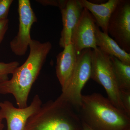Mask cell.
<instances>
[{
  "instance_id": "cell-18",
  "label": "cell",
  "mask_w": 130,
  "mask_h": 130,
  "mask_svg": "<svg viewBox=\"0 0 130 130\" xmlns=\"http://www.w3.org/2000/svg\"><path fill=\"white\" fill-rule=\"evenodd\" d=\"M66 0H38L36 1L43 6H51L61 7L64 4Z\"/></svg>"
},
{
  "instance_id": "cell-12",
  "label": "cell",
  "mask_w": 130,
  "mask_h": 130,
  "mask_svg": "<svg viewBox=\"0 0 130 130\" xmlns=\"http://www.w3.org/2000/svg\"><path fill=\"white\" fill-rule=\"evenodd\" d=\"M79 1L84 8H86L91 14L96 25L101 28L102 31L108 34V27L109 19L120 0H109L105 3L100 4L87 0Z\"/></svg>"
},
{
  "instance_id": "cell-19",
  "label": "cell",
  "mask_w": 130,
  "mask_h": 130,
  "mask_svg": "<svg viewBox=\"0 0 130 130\" xmlns=\"http://www.w3.org/2000/svg\"><path fill=\"white\" fill-rule=\"evenodd\" d=\"M9 20L8 19L0 20V44L5 37L8 29Z\"/></svg>"
},
{
  "instance_id": "cell-20",
  "label": "cell",
  "mask_w": 130,
  "mask_h": 130,
  "mask_svg": "<svg viewBox=\"0 0 130 130\" xmlns=\"http://www.w3.org/2000/svg\"><path fill=\"white\" fill-rule=\"evenodd\" d=\"M82 130H93L85 123L82 122Z\"/></svg>"
},
{
  "instance_id": "cell-6",
  "label": "cell",
  "mask_w": 130,
  "mask_h": 130,
  "mask_svg": "<svg viewBox=\"0 0 130 130\" xmlns=\"http://www.w3.org/2000/svg\"><path fill=\"white\" fill-rule=\"evenodd\" d=\"M19 28L16 36L10 42L12 52L17 56L25 55L32 39L30 30L33 24L37 21V18L33 11L29 0L18 1Z\"/></svg>"
},
{
  "instance_id": "cell-10",
  "label": "cell",
  "mask_w": 130,
  "mask_h": 130,
  "mask_svg": "<svg viewBox=\"0 0 130 130\" xmlns=\"http://www.w3.org/2000/svg\"><path fill=\"white\" fill-rule=\"evenodd\" d=\"M84 8L79 0H66L64 5L60 8L63 23L59 44L64 48L71 43L73 30L78 22Z\"/></svg>"
},
{
  "instance_id": "cell-1",
  "label": "cell",
  "mask_w": 130,
  "mask_h": 130,
  "mask_svg": "<svg viewBox=\"0 0 130 130\" xmlns=\"http://www.w3.org/2000/svg\"><path fill=\"white\" fill-rule=\"evenodd\" d=\"M28 58L14 70L11 79L0 83V94H12L19 108L28 106L29 94L52 48L50 42L32 39Z\"/></svg>"
},
{
  "instance_id": "cell-3",
  "label": "cell",
  "mask_w": 130,
  "mask_h": 130,
  "mask_svg": "<svg viewBox=\"0 0 130 130\" xmlns=\"http://www.w3.org/2000/svg\"><path fill=\"white\" fill-rule=\"evenodd\" d=\"M76 109L58 97L42 104L28 119L26 130H82V122Z\"/></svg>"
},
{
  "instance_id": "cell-15",
  "label": "cell",
  "mask_w": 130,
  "mask_h": 130,
  "mask_svg": "<svg viewBox=\"0 0 130 130\" xmlns=\"http://www.w3.org/2000/svg\"><path fill=\"white\" fill-rule=\"evenodd\" d=\"M19 66V63L17 61L8 63L0 62V83L9 79V75L12 74Z\"/></svg>"
},
{
  "instance_id": "cell-5",
  "label": "cell",
  "mask_w": 130,
  "mask_h": 130,
  "mask_svg": "<svg viewBox=\"0 0 130 130\" xmlns=\"http://www.w3.org/2000/svg\"><path fill=\"white\" fill-rule=\"evenodd\" d=\"M92 50L85 49L77 55L76 67L70 81L59 96L77 111L81 105V92L90 78Z\"/></svg>"
},
{
  "instance_id": "cell-11",
  "label": "cell",
  "mask_w": 130,
  "mask_h": 130,
  "mask_svg": "<svg viewBox=\"0 0 130 130\" xmlns=\"http://www.w3.org/2000/svg\"><path fill=\"white\" fill-rule=\"evenodd\" d=\"M56 56V73L62 90L67 86L76 64L77 54L71 43Z\"/></svg>"
},
{
  "instance_id": "cell-8",
  "label": "cell",
  "mask_w": 130,
  "mask_h": 130,
  "mask_svg": "<svg viewBox=\"0 0 130 130\" xmlns=\"http://www.w3.org/2000/svg\"><path fill=\"white\" fill-rule=\"evenodd\" d=\"M42 104V100L37 94L33 98L30 105L24 108H16L8 101L0 102V115L6 121L7 130H26L28 119Z\"/></svg>"
},
{
  "instance_id": "cell-16",
  "label": "cell",
  "mask_w": 130,
  "mask_h": 130,
  "mask_svg": "<svg viewBox=\"0 0 130 130\" xmlns=\"http://www.w3.org/2000/svg\"><path fill=\"white\" fill-rule=\"evenodd\" d=\"M13 0H0V20L7 19Z\"/></svg>"
},
{
  "instance_id": "cell-7",
  "label": "cell",
  "mask_w": 130,
  "mask_h": 130,
  "mask_svg": "<svg viewBox=\"0 0 130 130\" xmlns=\"http://www.w3.org/2000/svg\"><path fill=\"white\" fill-rule=\"evenodd\" d=\"M108 33L130 54V1L120 0L109 19Z\"/></svg>"
},
{
  "instance_id": "cell-17",
  "label": "cell",
  "mask_w": 130,
  "mask_h": 130,
  "mask_svg": "<svg viewBox=\"0 0 130 130\" xmlns=\"http://www.w3.org/2000/svg\"><path fill=\"white\" fill-rule=\"evenodd\" d=\"M121 102L125 112L130 116V90H120Z\"/></svg>"
},
{
  "instance_id": "cell-21",
  "label": "cell",
  "mask_w": 130,
  "mask_h": 130,
  "mask_svg": "<svg viewBox=\"0 0 130 130\" xmlns=\"http://www.w3.org/2000/svg\"><path fill=\"white\" fill-rule=\"evenodd\" d=\"M3 120L2 116L0 115V130H3L4 128V125L2 123Z\"/></svg>"
},
{
  "instance_id": "cell-13",
  "label": "cell",
  "mask_w": 130,
  "mask_h": 130,
  "mask_svg": "<svg viewBox=\"0 0 130 130\" xmlns=\"http://www.w3.org/2000/svg\"><path fill=\"white\" fill-rule=\"evenodd\" d=\"M96 46L103 52L118 59L121 62L130 65V54L121 48L111 37L100 30L98 26L96 32Z\"/></svg>"
},
{
  "instance_id": "cell-9",
  "label": "cell",
  "mask_w": 130,
  "mask_h": 130,
  "mask_svg": "<svg viewBox=\"0 0 130 130\" xmlns=\"http://www.w3.org/2000/svg\"><path fill=\"white\" fill-rule=\"evenodd\" d=\"M97 26L93 16L84 8L78 22L73 30L71 43L78 55L85 49L97 48L96 32Z\"/></svg>"
},
{
  "instance_id": "cell-4",
  "label": "cell",
  "mask_w": 130,
  "mask_h": 130,
  "mask_svg": "<svg viewBox=\"0 0 130 130\" xmlns=\"http://www.w3.org/2000/svg\"><path fill=\"white\" fill-rule=\"evenodd\" d=\"M90 78L103 87L108 99L115 106L125 112L110 56L98 47L92 50Z\"/></svg>"
},
{
  "instance_id": "cell-2",
  "label": "cell",
  "mask_w": 130,
  "mask_h": 130,
  "mask_svg": "<svg viewBox=\"0 0 130 130\" xmlns=\"http://www.w3.org/2000/svg\"><path fill=\"white\" fill-rule=\"evenodd\" d=\"M77 111L93 130H130V116L100 93L82 95Z\"/></svg>"
},
{
  "instance_id": "cell-14",
  "label": "cell",
  "mask_w": 130,
  "mask_h": 130,
  "mask_svg": "<svg viewBox=\"0 0 130 130\" xmlns=\"http://www.w3.org/2000/svg\"><path fill=\"white\" fill-rule=\"evenodd\" d=\"M114 72L120 89L130 90V65L110 56Z\"/></svg>"
}]
</instances>
